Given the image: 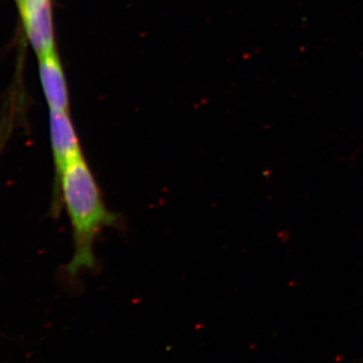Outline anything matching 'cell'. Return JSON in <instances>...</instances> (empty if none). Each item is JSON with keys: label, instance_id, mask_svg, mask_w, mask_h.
I'll return each mask as SVG.
<instances>
[{"label": "cell", "instance_id": "4", "mask_svg": "<svg viewBox=\"0 0 363 363\" xmlns=\"http://www.w3.org/2000/svg\"><path fill=\"white\" fill-rule=\"evenodd\" d=\"M40 75L50 109L68 111V90L56 52H48L40 56Z\"/></svg>", "mask_w": 363, "mask_h": 363}, {"label": "cell", "instance_id": "3", "mask_svg": "<svg viewBox=\"0 0 363 363\" xmlns=\"http://www.w3.org/2000/svg\"><path fill=\"white\" fill-rule=\"evenodd\" d=\"M26 33L40 56L55 52L50 0H20Z\"/></svg>", "mask_w": 363, "mask_h": 363}, {"label": "cell", "instance_id": "2", "mask_svg": "<svg viewBox=\"0 0 363 363\" xmlns=\"http://www.w3.org/2000/svg\"><path fill=\"white\" fill-rule=\"evenodd\" d=\"M50 135L52 159L55 164V186L58 183L64 169L74 160L84 156L80 140L68 111L50 112Z\"/></svg>", "mask_w": 363, "mask_h": 363}, {"label": "cell", "instance_id": "1", "mask_svg": "<svg viewBox=\"0 0 363 363\" xmlns=\"http://www.w3.org/2000/svg\"><path fill=\"white\" fill-rule=\"evenodd\" d=\"M55 209L63 205L70 220L74 253L66 271L71 279L96 267L94 245L107 227L117 225L119 217L104 201L92 169L82 156L72 161L55 186Z\"/></svg>", "mask_w": 363, "mask_h": 363}]
</instances>
